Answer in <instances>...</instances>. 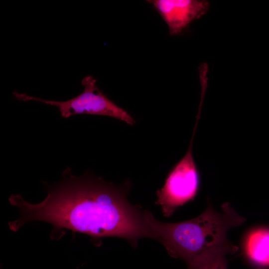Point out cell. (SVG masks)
Segmentation results:
<instances>
[{
    "label": "cell",
    "mask_w": 269,
    "mask_h": 269,
    "mask_svg": "<svg viewBox=\"0 0 269 269\" xmlns=\"http://www.w3.org/2000/svg\"><path fill=\"white\" fill-rule=\"evenodd\" d=\"M244 252L248 260L260 269L269 268V228L251 231L246 237Z\"/></svg>",
    "instance_id": "8992f818"
},
{
    "label": "cell",
    "mask_w": 269,
    "mask_h": 269,
    "mask_svg": "<svg viewBox=\"0 0 269 269\" xmlns=\"http://www.w3.org/2000/svg\"><path fill=\"white\" fill-rule=\"evenodd\" d=\"M237 249L238 248L233 244L215 249L187 266V269H228L227 256L236 253Z\"/></svg>",
    "instance_id": "52a82bcc"
},
{
    "label": "cell",
    "mask_w": 269,
    "mask_h": 269,
    "mask_svg": "<svg viewBox=\"0 0 269 269\" xmlns=\"http://www.w3.org/2000/svg\"><path fill=\"white\" fill-rule=\"evenodd\" d=\"M195 134L193 132L186 153L170 170L163 186L157 191L156 203L165 217L171 216L178 207L193 199L198 192L199 173L192 154Z\"/></svg>",
    "instance_id": "277c9868"
},
{
    "label": "cell",
    "mask_w": 269,
    "mask_h": 269,
    "mask_svg": "<svg viewBox=\"0 0 269 269\" xmlns=\"http://www.w3.org/2000/svg\"><path fill=\"white\" fill-rule=\"evenodd\" d=\"M81 84L84 89L77 96L65 101L45 100L17 91L13 92L14 97L19 100L33 101L56 107L64 118L80 114L105 116L122 121L133 125L135 121L123 109L110 100L96 85V80L89 75L83 78Z\"/></svg>",
    "instance_id": "3957f363"
},
{
    "label": "cell",
    "mask_w": 269,
    "mask_h": 269,
    "mask_svg": "<svg viewBox=\"0 0 269 269\" xmlns=\"http://www.w3.org/2000/svg\"><path fill=\"white\" fill-rule=\"evenodd\" d=\"M166 23L171 35L181 33L192 21L205 14L209 8L206 0H149Z\"/></svg>",
    "instance_id": "5b68a950"
},
{
    "label": "cell",
    "mask_w": 269,
    "mask_h": 269,
    "mask_svg": "<svg viewBox=\"0 0 269 269\" xmlns=\"http://www.w3.org/2000/svg\"><path fill=\"white\" fill-rule=\"evenodd\" d=\"M144 212L154 239L164 246L170 256L184 260L187 266L210 251L232 245L227 232L245 221L228 203L222 205L221 212L208 203L197 217L178 223L162 222L150 211Z\"/></svg>",
    "instance_id": "7a4b0ae2"
},
{
    "label": "cell",
    "mask_w": 269,
    "mask_h": 269,
    "mask_svg": "<svg viewBox=\"0 0 269 269\" xmlns=\"http://www.w3.org/2000/svg\"><path fill=\"white\" fill-rule=\"evenodd\" d=\"M129 185L118 186L89 175L75 176L68 167L61 182L49 187L47 196L38 204L11 195L10 204L20 217L9 223L17 231L24 224L42 221L52 224L53 235L64 229L82 233L94 239L117 237L136 246L139 239H154L142 211L127 199Z\"/></svg>",
    "instance_id": "6da1fadb"
}]
</instances>
